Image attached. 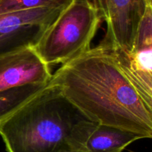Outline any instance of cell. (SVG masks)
I'll return each instance as SVG.
<instances>
[{
  "instance_id": "1",
  "label": "cell",
  "mask_w": 152,
  "mask_h": 152,
  "mask_svg": "<svg viewBox=\"0 0 152 152\" xmlns=\"http://www.w3.org/2000/svg\"><path fill=\"white\" fill-rule=\"evenodd\" d=\"M50 83L91 122L152 137V108L106 48L99 45L62 64Z\"/></svg>"
},
{
  "instance_id": "2",
  "label": "cell",
  "mask_w": 152,
  "mask_h": 152,
  "mask_svg": "<svg viewBox=\"0 0 152 152\" xmlns=\"http://www.w3.org/2000/svg\"><path fill=\"white\" fill-rule=\"evenodd\" d=\"M87 120L49 83L0 126V136L7 152H60L71 148L73 130Z\"/></svg>"
},
{
  "instance_id": "3",
  "label": "cell",
  "mask_w": 152,
  "mask_h": 152,
  "mask_svg": "<svg viewBox=\"0 0 152 152\" xmlns=\"http://www.w3.org/2000/svg\"><path fill=\"white\" fill-rule=\"evenodd\" d=\"M102 19L91 3L74 0L46 30L34 49L48 66L66 63L91 48Z\"/></svg>"
},
{
  "instance_id": "4",
  "label": "cell",
  "mask_w": 152,
  "mask_h": 152,
  "mask_svg": "<svg viewBox=\"0 0 152 152\" xmlns=\"http://www.w3.org/2000/svg\"><path fill=\"white\" fill-rule=\"evenodd\" d=\"M108 49L142 99L152 108V3L142 17L132 51Z\"/></svg>"
},
{
  "instance_id": "5",
  "label": "cell",
  "mask_w": 152,
  "mask_h": 152,
  "mask_svg": "<svg viewBox=\"0 0 152 152\" xmlns=\"http://www.w3.org/2000/svg\"><path fill=\"white\" fill-rule=\"evenodd\" d=\"M152 0H100L99 10L106 22L105 38L99 45L132 51L137 33Z\"/></svg>"
},
{
  "instance_id": "6",
  "label": "cell",
  "mask_w": 152,
  "mask_h": 152,
  "mask_svg": "<svg viewBox=\"0 0 152 152\" xmlns=\"http://www.w3.org/2000/svg\"><path fill=\"white\" fill-rule=\"evenodd\" d=\"M48 65L34 46H25L0 55V91L50 81Z\"/></svg>"
},
{
  "instance_id": "7",
  "label": "cell",
  "mask_w": 152,
  "mask_h": 152,
  "mask_svg": "<svg viewBox=\"0 0 152 152\" xmlns=\"http://www.w3.org/2000/svg\"><path fill=\"white\" fill-rule=\"evenodd\" d=\"M142 136L133 132L84 120L75 126L70 148L85 152H123Z\"/></svg>"
},
{
  "instance_id": "8",
  "label": "cell",
  "mask_w": 152,
  "mask_h": 152,
  "mask_svg": "<svg viewBox=\"0 0 152 152\" xmlns=\"http://www.w3.org/2000/svg\"><path fill=\"white\" fill-rule=\"evenodd\" d=\"M65 9L39 7L0 14V34L30 26L50 27Z\"/></svg>"
},
{
  "instance_id": "9",
  "label": "cell",
  "mask_w": 152,
  "mask_h": 152,
  "mask_svg": "<svg viewBox=\"0 0 152 152\" xmlns=\"http://www.w3.org/2000/svg\"><path fill=\"white\" fill-rule=\"evenodd\" d=\"M41 90L39 85H28L0 91V126Z\"/></svg>"
},
{
  "instance_id": "10",
  "label": "cell",
  "mask_w": 152,
  "mask_h": 152,
  "mask_svg": "<svg viewBox=\"0 0 152 152\" xmlns=\"http://www.w3.org/2000/svg\"><path fill=\"white\" fill-rule=\"evenodd\" d=\"M49 27L30 26L0 34V55L25 46H34Z\"/></svg>"
},
{
  "instance_id": "11",
  "label": "cell",
  "mask_w": 152,
  "mask_h": 152,
  "mask_svg": "<svg viewBox=\"0 0 152 152\" xmlns=\"http://www.w3.org/2000/svg\"><path fill=\"white\" fill-rule=\"evenodd\" d=\"M74 0H0V14L39 7L65 9Z\"/></svg>"
},
{
  "instance_id": "12",
  "label": "cell",
  "mask_w": 152,
  "mask_h": 152,
  "mask_svg": "<svg viewBox=\"0 0 152 152\" xmlns=\"http://www.w3.org/2000/svg\"><path fill=\"white\" fill-rule=\"evenodd\" d=\"M82 1H86L91 3L92 4H94V5L95 7L99 10V1H100V0H82Z\"/></svg>"
},
{
  "instance_id": "13",
  "label": "cell",
  "mask_w": 152,
  "mask_h": 152,
  "mask_svg": "<svg viewBox=\"0 0 152 152\" xmlns=\"http://www.w3.org/2000/svg\"><path fill=\"white\" fill-rule=\"evenodd\" d=\"M60 152H85V151H81V150L74 149V148H68V149L64 150V151H62Z\"/></svg>"
}]
</instances>
